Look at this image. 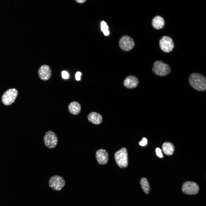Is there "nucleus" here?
Masks as SVG:
<instances>
[{
    "instance_id": "1",
    "label": "nucleus",
    "mask_w": 206,
    "mask_h": 206,
    "mask_svg": "<svg viewBox=\"0 0 206 206\" xmlns=\"http://www.w3.org/2000/svg\"><path fill=\"white\" fill-rule=\"evenodd\" d=\"M189 83L194 89L199 91L206 90V79L203 74L198 73L191 74L188 78Z\"/></svg>"
},
{
    "instance_id": "2",
    "label": "nucleus",
    "mask_w": 206,
    "mask_h": 206,
    "mask_svg": "<svg viewBox=\"0 0 206 206\" xmlns=\"http://www.w3.org/2000/svg\"><path fill=\"white\" fill-rule=\"evenodd\" d=\"M152 70L155 74L160 76H164L170 73L171 68L168 64L161 60H157L154 63Z\"/></svg>"
},
{
    "instance_id": "3",
    "label": "nucleus",
    "mask_w": 206,
    "mask_h": 206,
    "mask_svg": "<svg viewBox=\"0 0 206 206\" xmlns=\"http://www.w3.org/2000/svg\"><path fill=\"white\" fill-rule=\"evenodd\" d=\"M114 157L118 166L121 168L126 167L128 163V151L125 147H123L115 152Z\"/></svg>"
},
{
    "instance_id": "4",
    "label": "nucleus",
    "mask_w": 206,
    "mask_h": 206,
    "mask_svg": "<svg viewBox=\"0 0 206 206\" xmlns=\"http://www.w3.org/2000/svg\"><path fill=\"white\" fill-rule=\"evenodd\" d=\"M65 181L62 177L55 175L49 179L48 185L49 187L53 190L56 191L61 190L64 186Z\"/></svg>"
},
{
    "instance_id": "5",
    "label": "nucleus",
    "mask_w": 206,
    "mask_h": 206,
    "mask_svg": "<svg viewBox=\"0 0 206 206\" xmlns=\"http://www.w3.org/2000/svg\"><path fill=\"white\" fill-rule=\"evenodd\" d=\"M18 95V91L15 88H11L6 90L2 97L3 103L5 105H9L15 101Z\"/></svg>"
},
{
    "instance_id": "6",
    "label": "nucleus",
    "mask_w": 206,
    "mask_h": 206,
    "mask_svg": "<svg viewBox=\"0 0 206 206\" xmlns=\"http://www.w3.org/2000/svg\"><path fill=\"white\" fill-rule=\"evenodd\" d=\"M159 45L161 49L166 53L171 52L174 47L173 39L167 36H163L161 38L159 42Z\"/></svg>"
},
{
    "instance_id": "7",
    "label": "nucleus",
    "mask_w": 206,
    "mask_h": 206,
    "mask_svg": "<svg viewBox=\"0 0 206 206\" xmlns=\"http://www.w3.org/2000/svg\"><path fill=\"white\" fill-rule=\"evenodd\" d=\"M183 192L188 195H196L199 190L198 185L195 182L187 181L183 183L182 187Z\"/></svg>"
},
{
    "instance_id": "8",
    "label": "nucleus",
    "mask_w": 206,
    "mask_h": 206,
    "mask_svg": "<svg viewBox=\"0 0 206 206\" xmlns=\"http://www.w3.org/2000/svg\"><path fill=\"white\" fill-rule=\"evenodd\" d=\"M43 141L45 146L47 147L52 149L56 146L58 140L55 133L50 130L45 133L43 137Z\"/></svg>"
},
{
    "instance_id": "9",
    "label": "nucleus",
    "mask_w": 206,
    "mask_h": 206,
    "mask_svg": "<svg viewBox=\"0 0 206 206\" xmlns=\"http://www.w3.org/2000/svg\"><path fill=\"white\" fill-rule=\"evenodd\" d=\"M119 45L120 48L125 51H128L133 48L134 42L133 39L129 36H122L119 41Z\"/></svg>"
},
{
    "instance_id": "10",
    "label": "nucleus",
    "mask_w": 206,
    "mask_h": 206,
    "mask_svg": "<svg viewBox=\"0 0 206 206\" xmlns=\"http://www.w3.org/2000/svg\"><path fill=\"white\" fill-rule=\"evenodd\" d=\"M96 157L98 163L101 165L106 164L109 160V155L107 151L103 149L98 150L96 152Z\"/></svg>"
},
{
    "instance_id": "11",
    "label": "nucleus",
    "mask_w": 206,
    "mask_h": 206,
    "mask_svg": "<svg viewBox=\"0 0 206 206\" xmlns=\"http://www.w3.org/2000/svg\"><path fill=\"white\" fill-rule=\"evenodd\" d=\"M38 74L41 79L43 80H47L51 77V70L48 66L43 65L39 68L38 71Z\"/></svg>"
},
{
    "instance_id": "12",
    "label": "nucleus",
    "mask_w": 206,
    "mask_h": 206,
    "mask_svg": "<svg viewBox=\"0 0 206 206\" xmlns=\"http://www.w3.org/2000/svg\"><path fill=\"white\" fill-rule=\"evenodd\" d=\"M138 83L139 80L136 77L133 75H130L124 80L123 84L126 88L131 89L136 87Z\"/></svg>"
},
{
    "instance_id": "13",
    "label": "nucleus",
    "mask_w": 206,
    "mask_h": 206,
    "mask_svg": "<svg viewBox=\"0 0 206 206\" xmlns=\"http://www.w3.org/2000/svg\"><path fill=\"white\" fill-rule=\"evenodd\" d=\"M152 27L156 30H160L162 29L165 25L164 19L161 17L157 15L154 17L152 21Z\"/></svg>"
},
{
    "instance_id": "14",
    "label": "nucleus",
    "mask_w": 206,
    "mask_h": 206,
    "mask_svg": "<svg viewBox=\"0 0 206 206\" xmlns=\"http://www.w3.org/2000/svg\"><path fill=\"white\" fill-rule=\"evenodd\" d=\"M87 118L89 122L95 124H99L102 121V116L98 113L92 112L88 115Z\"/></svg>"
},
{
    "instance_id": "15",
    "label": "nucleus",
    "mask_w": 206,
    "mask_h": 206,
    "mask_svg": "<svg viewBox=\"0 0 206 206\" xmlns=\"http://www.w3.org/2000/svg\"><path fill=\"white\" fill-rule=\"evenodd\" d=\"M70 112L74 115H77L80 112L81 110V106L78 102L73 101L71 102L68 107Z\"/></svg>"
},
{
    "instance_id": "16",
    "label": "nucleus",
    "mask_w": 206,
    "mask_h": 206,
    "mask_svg": "<svg viewBox=\"0 0 206 206\" xmlns=\"http://www.w3.org/2000/svg\"><path fill=\"white\" fill-rule=\"evenodd\" d=\"M162 148L164 153L168 155H172L174 150L173 145L171 143L169 142L164 143L163 144Z\"/></svg>"
},
{
    "instance_id": "17",
    "label": "nucleus",
    "mask_w": 206,
    "mask_h": 206,
    "mask_svg": "<svg viewBox=\"0 0 206 206\" xmlns=\"http://www.w3.org/2000/svg\"><path fill=\"white\" fill-rule=\"evenodd\" d=\"M140 183L144 193L146 194H148L150 191V187L147 179L145 177H142L140 180Z\"/></svg>"
},
{
    "instance_id": "18",
    "label": "nucleus",
    "mask_w": 206,
    "mask_h": 206,
    "mask_svg": "<svg viewBox=\"0 0 206 206\" xmlns=\"http://www.w3.org/2000/svg\"><path fill=\"white\" fill-rule=\"evenodd\" d=\"M101 29L105 36H108L109 34L108 26L106 23L104 21H102L101 23Z\"/></svg>"
},
{
    "instance_id": "19",
    "label": "nucleus",
    "mask_w": 206,
    "mask_h": 206,
    "mask_svg": "<svg viewBox=\"0 0 206 206\" xmlns=\"http://www.w3.org/2000/svg\"><path fill=\"white\" fill-rule=\"evenodd\" d=\"M156 152L157 156L160 158H162L163 157L161 149L159 148H156Z\"/></svg>"
},
{
    "instance_id": "20",
    "label": "nucleus",
    "mask_w": 206,
    "mask_h": 206,
    "mask_svg": "<svg viewBox=\"0 0 206 206\" xmlns=\"http://www.w3.org/2000/svg\"><path fill=\"white\" fill-rule=\"evenodd\" d=\"M62 78L64 79H67L69 77L68 73L66 71H63L62 72Z\"/></svg>"
},
{
    "instance_id": "21",
    "label": "nucleus",
    "mask_w": 206,
    "mask_h": 206,
    "mask_svg": "<svg viewBox=\"0 0 206 206\" xmlns=\"http://www.w3.org/2000/svg\"><path fill=\"white\" fill-rule=\"evenodd\" d=\"M147 144V140L145 138H143L142 140L139 142L140 145L142 146H145Z\"/></svg>"
},
{
    "instance_id": "22",
    "label": "nucleus",
    "mask_w": 206,
    "mask_h": 206,
    "mask_svg": "<svg viewBox=\"0 0 206 206\" xmlns=\"http://www.w3.org/2000/svg\"><path fill=\"white\" fill-rule=\"evenodd\" d=\"M82 73L80 72H77L75 74V78L76 80L79 81L81 79V76Z\"/></svg>"
},
{
    "instance_id": "23",
    "label": "nucleus",
    "mask_w": 206,
    "mask_h": 206,
    "mask_svg": "<svg viewBox=\"0 0 206 206\" xmlns=\"http://www.w3.org/2000/svg\"><path fill=\"white\" fill-rule=\"evenodd\" d=\"M76 1H77V2L79 3H84L85 1H86V0H76Z\"/></svg>"
}]
</instances>
